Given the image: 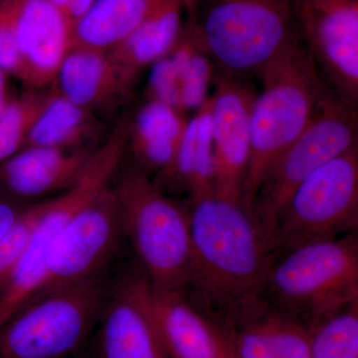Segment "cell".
Segmentation results:
<instances>
[{"label": "cell", "instance_id": "1", "mask_svg": "<svg viewBox=\"0 0 358 358\" xmlns=\"http://www.w3.org/2000/svg\"><path fill=\"white\" fill-rule=\"evenodd\" d=\"M188 212L192 251L185 294H192L193 305L215 319L262 294L275 255L243 205L211 194L188 202Z\"/></svg>", "mask_w": 358, "mask_h": 358}, {"label": "cell", "instance_id": "2", "mask_svg": "<svg viewBox=\"0 0 358 358\" xmlns=\"http://www.w3.org/2000/svg\"><path fill=\"white\" fill-rule=\"evenodd\" d=\"M262 90L251 115V150L241 204L249 212L268 169L312 122L331 87L301 39L260 73Z\"/></svg>", "mask_w": 358, "mask_h": 358}, {"label": "cell", "instance_id": "3", "mask_svg": "<svg viewBox=\"0 0 358 358\" xmlns=\"http://www.w3.org/2000/svg\"><path fill=\"white\" fill-rule=\"evenodd\" d=\"M185 23L218 71L258 74L301 39L292 0H187Z\"/></svg>", "mask_w": 358, "mask_h": 358}, {"label": "cell", "instance_id": "4", "mask_svg": "<svg viewBox=\"0 0 358 358\" xmlns=\"http://www.w3.org/2000/svg\"><path fill=\"white\" fill-rule=\"evenodd\" d=\"M262 296L313 327L358 301V237L353 232L277 257Z\"/></svg>", "mask_w": 358, "mask_h": 358}, {"label": "cell", "instance_id": "5", "mask_svg": "<svg viewBox=\"0 0 358 358\" xmlns=\"http://www.w3.org/2000/svg\"><path fill=\"white\" fill-rule=\"evenodd\" d=\"M122 233L155 288L185 293L189 277L188 207L169 197L140 167L126 171L114 188Z\"/></svg>", "mask_w": 358, "mask_h": 358}, {"label": "cell", "instance_id": "6", "mask_svg": "<svg viewBox=\"0 0 358 358\" xmlns=\"http://www.w3.org/2000/svg\"><path fill=\"white\" fill-rule=\"evenodd\" d=\"M108 296L100 279L42 289L0 327V358H67L98 326Z\"/></svg>", "mask_w": 358, "mask_h": 358}, {"label": "cell", "instance_id": "7", "mask_svg": "<svg viewBox=\"0 0 358 358\" xmlns=\"http://www.w3.org/2000/svg\"><path fill=\"white\" fill-rule=\"evenodd\" d=\"M358 145L357 106L329 88L312 122L264 178L252 205V217L270 238L294 190L327 162Z\"/></svg>", "mask_w": 358, "mask_h": 358}, {"label": "cell", "instance_id": "8", "mask_svg": "<svg viewBox=\"0 0 358 358\" xmlns=\"http://www.w3.org/2000/svg\"><path fill=\"white\" fill-rule=\"evenodd\" d=\"M358 145L319 167L294 190L270 238L275 259L357 232Z\"/></svg>", "mask_w": 358, "mask_h": 358}, {"label": "cell", "instance_id": "9", "mask_svg": "<svg viewBox=\"0 0 358 358\" xmlns=\"http://www.w3.org/2000/svg\"><path fill=\"white\" fill-rule=\"evenodd\" d=\"M122 233L114 188H105L73 212L52 245L46 287L100 279Z\"/></svg>", "mask_w": 358, "mask_h": 358}, {"label": "cell", "instance_id": "10", "mask_svg": "<svg viewBox=\"0 0 358 358\" xmlns=\"http://www.w3.org/2000/svg\"><path fill=\"white\" fill-rule=\"evenodd\" d=\"M301 39L320 75L345 102L358 103V0H298Z\"/></svg>", "mask_w": 358, "mask_h": 358}, {"label": "cell", "instance_id": "11", "mask_svg": "<svg viewBox=\"0 0 358 358\" xmlns=\"http://www.w3.org/2000/svg\"><path fill=\"white\" fill-rule=\"evenodd\" d=\"M211 96L214 193L241 203L251 150V115L255 90L242 77L216 71Z\"/></svg>", "mask_w": 358, "mask_h": 358}, {"label": "cell", "instance_id": "12", "mask_svg": "<svg viewBox=\"0 0 358 358\" xmlns=\"http://www.w3.org/2000/svg\"><path fill=\"white\" fill-rule=\"evenodd\" d=\"M239 358H310V329L262 294L213 320Z\"/></svg>", "mask_w": 358, "mask_h": 358}, {"label": "cell", "instance_id": "13", "mask_svg": "<svg viewBox=\"0 0 358 358\" xmlns=\"http://www.w3.org/2000/svg\"><path fill=\"white\" fill-rule=\"evenodd\" d=\"M101 189L100 179L94 174L84 173L70 188L49 200L48 209L31 244L0 292V327L46 287L54 240L73 212Z\"/></svg>", "mask_w": 358, "mask_h": 358}, {"label": "cell", "instance_id": "14", "mask_svg": "<svg viewBox=\"0 0 358 358\" xmlns=\"http://www.w3.org/2000/svg\"><path fill=\"white\" fill-rule=\"evenodd\" d=\"M138 282L169 358H224L227 336L185 293L155 288L143 275Z\"/></svg>", "mask_w": 358, "mask_h": 358}, {"label": "cell", "instance_id": "15", "mask_svg": "<svg viewBox=\"0 0 358 358\" xmlns=\"http://www.w3.org/2000/svg\"><path fill=\"white\" fill-rule=\"evenodd\" d=\"M20 68L16 77L31 89L54 84L72 46V26L48 0H20L16 21Z\"/></svg>", "mask_w": 358, "mask_h": 358}, {"label": "cell", "instance_id": "16", "mask_svg": "<svg viewBox=\"0 0 358 358\" xmlns=\"http://www.w3.org/2000/svg\"><path fill=\"white\" fill-rule=\"evenodd\" d=\"M96 339V358H169L138 288L129 275L109 296Z\"/></svg>", "mask_w": 358, "mask_h": 358}, {"label": "cell", "instance_id": "17", "mask_svg": "<svg viewBox=\"0 0 358 358\" xmlns=\"http://www.w3.org/2000/svg\"><path fill=\"white\" fill-rule=\"evenodd\" d=\"M134 81L108 52L73 47L58 71L54 90L92 112L121 103Z\"/></svg>", "mask_w": 358, "mask_h": 358}, {"label": "cell", "instance_id": "18", "mask_svg": "<svg viewBox=\"0 0 358 358\" xmlns=\"http://www.w3.org/2000/svg\"><path fill=\"white\" fill-rule=\"evenodd\" d=\"M91 152L46 147H24L0 164V182L20 197L65 192L83 173Z\"/></svg>", "mask_w": 358, "mask_h": 358}, {"label": "cell", "instance_id": "19", "mask_svg": "<svg viewBox=\"0 0 358 358\" xmlns=\"http://www.w3.org/2000/svg\"><path fill=\"white\" fill-rule=\"evenodd\" d=\"M211 110L210 96L188 117L173 162L155 180L182 190L188 202L215 194Z\"/></svg>", "mask_w": 358, "mask_h": 358}, {"label": "cell", "instance_id": "20", "mask_svg": "<svg viewBox=\"0 0 358 358\" xmlns=\"http://www.w3.org/2000/svg\"><path fill=\"white\" fill-rule=\"evenodd\" d=\"M186 6L187 0H160L128 38L108 53L136 80L178 41L185 27Z\"/></svg>", "mask_w": 358, "mask_h": 358}, {"label": "cell", "instance_id": "21", "mask_svg": "<svg viewBox=\"0 0 358 358\" xmlns=\"http://www.w3.org/2000/svg\"><path fill=\"white\" fill-rule=\"evenodd\" d=\"M188 117L173 107L148 100L128 122V145H131L141 169L166 171L173 162Z\"/></svg>", "mask_w": 358, "mask_h": 358}, {"label": "cell", "instance_id": "22", "mask_svg": "<svg viewBox=\"0 0 358 358\" xmlns=\"http://www.w3.org/2000/svg\"><path fill=\"white\" fill-rule=\"evenodd\" d=\"M160 0H96L72 30V46L110 52L152 13Z\"/></svg>", "mask_w": 358, "mask_h": 358}, {"label": "cell", "instance_id": "23", "mask_svg": "<svg viewBox=\"0 0 358 358\" xmlns=\"http://www.w3.org/2000/svg\"><path fill=\"white\" fill-rule=\"evenodd\" d=\"M94 131L91 110L71 102L53 89L30 129L25 147L81 150L79 148Z\"/></svg>", "mask_w": 358, "mask_h": 358}, {"label": "cell", "instance_id": "24", "mask_svg": "<svg viewBox=\"0 0 358 358\" xmlns=\"http://www.w3.org/2000/svg\"><path fill=\"white\" fill-rule=\"evenodd\" d=\"M166 56L178 88L179 110L185 115L195 112L210 96L207 93L215 78V65L197 45L185 23L178 41Z\"/></svg>", "mask_w": 358, "mask_h": 358}, {"label": "cell", "instance_id": "25", "mask_svg": "<svg viewBox=\"0 0 358 358\" xmlns=\"http://www.w3.org/2000/svg\"><path fill=\"white\" fill-rule=\"evenodd\" d=\"M51 93L52 90L31 89L10 99L0 114V164L25 147L30 129Z\"/></svg>", "mask_w": 358, "mask_h": 358}, {"label": "cell", "instance_id": "26", "mask_svg": "<svg viewBox=\"0 0 358 358\" xmlns=\"http://www.w3.org/2000/svg\"><path fill=\"white\" fill-rule=\"evenodd\" d=\"M310 358H358V301L310 329Z\"/></svg>", "mask_w": 358, "mask_h": 358}, {"label": "cell", "instance_id": "27", "mask_svg": "<svg viewBox=\"0 0 358 358\" xmlns=\"http://www.w3.org/2000/svg\"><path fill=\"white\" fill-rule=\"evenodd\" d=\"M49 200L26 207L20 217L0 238V292L10 279L36 234Z\"/></svg>", "mask_w": 358, "mask_h": 358}, {"label": "cell", "instance_id": "28", "mask_svg": "<svg viewBox=\"0 0 358 358\" xmlns=\"http://www.w3.org/2000/svg\"><path fill=\"white\" fill-rule=\"evenodd\" d=\"M20 0H0V69L16 77L20 68L16 21Z\"/></svg>", "mask_w": 358, "mask_h": 358}, {"label": "cell", "instance_id": "29", "mask_svg": "<svg viewBox=\"0 0 358 358\" xmlns=\"http://www.w3.org/2000/svg\"><path fill=\"white\" fill-rule=\"evenodd\" d=\"M48 1L64 14L65 17L72 26L73 30L75 24L88 13L96 0H48Z\"/></svg>", "mask_w": 358, "mask_h": 358}, {"label": "cell", "instance_id": "30", "mask_svg": "<svg viewBox=\"0 0 358 358\" xmlns=\"http://www.w3.org/2000/svg\"><path fill=\"white\" fill-rule=\"evenodd\" d=\"M22 207L14 203L10 200L0 197V238L3 236L7 230L13 225L20 217Z\"/></svg>", "mask_w": 358, "mask_h": 358}, {"label": "cell", "instance_id": "31", "mask_svg": "<svg viewBox=\"0 0 358 358\" xmlns=\"http://www.w3.org/2000/svg\"><path fill=\"white\" fill-rule=\"evenodd\" d=\"M7 76L8 75L3 70L0 69V114L10 101L8 96V87H7Z\"/></svg>", "mask_w": 358, "mask_h": 358}, {"label": "cell", "instance_id": "32", "mask_svg": "<svg viewBox=\"0 0 358 358\" xmlns=\"http://www.w3.org/2000/svg\"><path fill=\"white\" fill-rule=\"evenodd\" d=\"M224 358H239L237 357L236 353L234 352V350H233L230 341L229 345H228L227 350H226L225 355H224Z\"/></svg>", "mask_w": 358, "mask_h": 358}, {"label": "cell", "instance_id": "33", "mask_svg": "<svg viewBox=\"0 0 358 358\" xmlns=\"http://www.w3.org/2000/svg\"><path fill=\"white\" fill-rule=\"evenodd\" d=\"M292 1H293L294 6V4H296V2L298 1V0H292Z\"/></svg>", "mask_w": 358, "mask_h": 358}]
</instances>
